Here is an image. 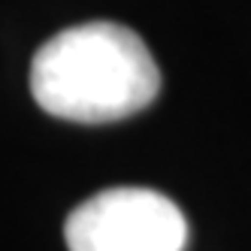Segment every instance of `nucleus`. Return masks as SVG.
Instances as JSON below:
<instances>
[{"label":"nucleus","mask_w":251,"mask_h":251,"mask_svg":"<svg viewBox=\"0 0 251 251\" xmlns=\"http://www.w3.org/2000/svg\"><path fill=\"white\" fill-rule=\"evenodd\" d=\"M160 70L142 37L115 22H85L46 40L30 64V94L64 121L106 124L142 112Z\"/></svg>","instance_id":"1"},{"label":"nucleus","mask_w":251,"mask_h":251,"mask_svg":"<svg viewBox=\"0 0 251 251\" xmlns=\"http://www.w3.org/2000/svg\"><path fill=\"white\" fill-rule=\"evenodd\" d=\"M70 251H185L188 221L170 197L151 188H106L70 212Z\"/></svg>","instance_id":"2"}]
</instances>
